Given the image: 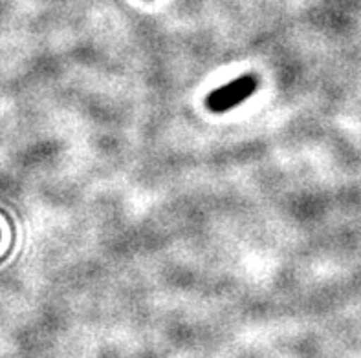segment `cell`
<instances>
[{
	"mask_svg": "<svg viewBox=\"0 0 361 358\" xmlns=\"http://www.w3.org/2000/svg\"><path fill=\"white\" fill-rule=\"evenodd\" d=\"M255 90L257 79L253 75H243V77L228 82L226 87L211 91L209 96H207L206 106L211 112H215V114H224L228 110L243 105L244 101H247L253 96Z\"/></svg>",
	"mask_w": 361,
	"mask_h": 358,
	"instance_id": "1",
	"label": "cell"
}]
</instances>
